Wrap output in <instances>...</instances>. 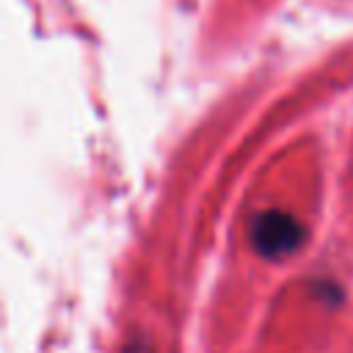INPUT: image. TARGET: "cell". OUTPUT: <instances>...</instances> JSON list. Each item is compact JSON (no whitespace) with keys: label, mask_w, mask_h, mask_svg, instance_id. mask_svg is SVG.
<instances>
[{"label":"cell","mask_w":353,"mask_h":353,"mask_svg":"<svg viewBox=\"0 0 353 353\" xmlns=\"http://www.w3.org/2000/svg\"><path fill=\"white\" fill-rule=\"evenodd\" d=\"M303 237H306V229L301 226V221L281 210L259 212L251 226V243L265 259L290 256L292 251L301 248Z\"/></svg>","instance_id":"6da1fadb"}]
</instances>
